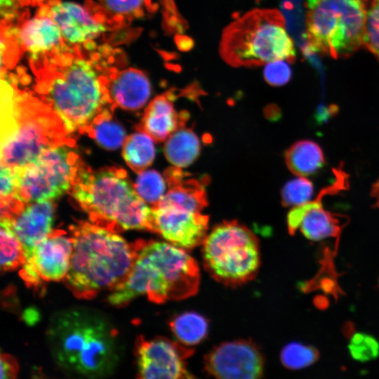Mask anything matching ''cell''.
<instances>
[{
	"label": "cell",
	"mask_w": 379,
	"mask_h": 379,
	"mask_svg": "<svg viewBox=\"0 0 379 379\" xmlns=\"http://www.w3.org/2000/svg\"><path fill=\"white\" fill-rule=\"evenodd\" d=\"M124 55L94 41L64 46L29 57L32 91L62 120L68 133L84 132L94 118L114 107L109 84L124 62Z\"/></svg>",
	"instance_id": "cell-1"
},
{
	"label": "cell",
	"mask_w": 379,
	"mask_h": 379,
	"mask_svg": "<svg viewBox=\"0 0 379 379\" xmlns=\"http://www.w3.org/2000/svg\"><path fill=\"white\" fill-rule=\"evenodd\" d=\"M46 338L55 363L69 375L106 378L121 359L118 331L107 315L95 309L74 307L55 312Z\"/></svg>",
	"instance_id": "cell-2"
},
{
	"label": "cell",
	"mask_w": 379,
	"mask_h": 379,
	"mask_svg": "<svg viewBox=\"0 0 379 379\" xmlns=\"http://www.w3.org/2000/svg\"><path fill=\"white\" fill-rule=\"evenodd\" d=\"M68 134L49 105L13 80H2L1 166L22 167L44 150L73 141Z\"/></svg>",
	"instance_id": "cell-3"
},
{
	"label": "cell",
	"mask_w": 379,
	"mask_h": 379,
	"mask_svg": "<svg viewBox=\"0 0 379 379\" xmlns=\"http://www.w3.org/2000/svg\"><path fill=\"white\" fill-rule=\"evenodd\" d=\"M200 282L196 260L181 247L169 242L141 241L126 278L107 297L113 306H124L140 295L163 303L197 293Z\"/></svg>",
	"instance_id": "cell-4"
},
{
	"label": "cell",
	"mask_w": 379,
	"mask_h": 379,
	"mask_svg": "<svg viewBox=\"0 0 379 379\" xmlns=\"http://www.w3.org/2000/svg\"><path fill=\"white\" fill-rule=\"evenodd\" d=\"M74 248L64 279L79 298L89 299L119 285L130 272L142 240L129 244L117 232L93 222L71 227Z\"/></svg>",
	"instance_id": "cell-5"
},
{
	"label": "cell",
	"mask_w": 379,
	"mask_h": 379,
	"mask_svg": "<svg viewBox=\"0 0 379 379\" xmlns=\"http://www.w3.org/2000/svg\"><path fill=\"white\" fill-rule=\"evenodd\" d=\"M72 195L95 225L114 232H152V207L136 193L123 169L93 171L82 166Z\"/></svg>",
	"instance_id": "cell-6"
},
{
	"label": "cell",
	"mask_w": 379,
	"mask_h": 379,
	"mask_svg": "<svg viewBox=\"0 0 379 379\" xmlns=\"http://www.w3.org/2000/svg\"><path fill=\"white\" fill-rule=\"evenodd\" d=\"M219 52L234 67H255L278 60L291 62L295 57L282 14L271 8L251 10L227 25Z\"/></svg>",
	"instance_id": "cell-7"
},
{
	"label": "cell",
	"mask_w": 379,
	"mask_h": 379,
	"mask_svg": "<svg viewBox=\"0 0 379 379\" xmlns=\"http://www.w3.org/2000/svg\"><path fill=\"white\" fill-rule=\"evenodd\" d=\"M368 0H306L308 48L346 58L363 45Z\"/></svg>",
	"instance_id": "cell-8"
},
{
	"label": "cell",
	"mask_w": 379,
	"mask_h": 379,
	"mask_svg": "<svg viewBox=\"0 0 379 379\" xmlns=\"http://www.w3.org/2000/svg\"><path fill=\"white\" fill-rule=\"evenodd\" d=\"M205 269L218 282L237 286L252 280L260 264L255 235L237 221L215 226L202 243Z\"/></svg>",
	"instance_id": "cell-9"
},
{
	"label": "cell",
	"mask_w": 379,
	"mask_h": 379,
	"mask_svg": "<svg viewBox=\"0 0 379 379\" xmlns=\"http://www.w3.org/2000/svg\"><path fill=\"white\" fill-rule=\"evenodd\" d=\"M74 140L44 150L34 161L13 169L17 181L13 196L24 204L52 200L72 189L82 167Z\"/></svg>",
	"instance_id": "cell-10"
},
{
	"label": "cell",
	"mask_w": 379,
	"mask_h": 379,
	"mask_svg": "<svg viewBox=\"0 0 379 379\" xmlns=\"http://www.w3.org/2000/svg\"><path fill=\"white\" fill-rule=\"evenodd\" d=\"M335 178L331 184L321 190L315 199L295 206L287 215L288 232L294 234L300 228L309 240L321 241L337 237L347 224L346 217L323 208L322 200L328 194H336L348 187V175L338 167L333 170Z\"/></svg>",
	"instance_id": "cell-11"
},
{
	"label": "cell",
	"mask_w": 379,
	"mask_h": 379,
	"mask_svg": "<svg viewBox=\"0 0 379 379\" xmlns=\"http://www.w3.org/2000/svg\"><path fill=\"white\" fill-rule=\"evenodd\" d=\"M194 350L163 337L137 340L135 356L138 376L144 379L192 378L186 360Z\"/></svg>",
	"instance_id": "cell-12"
},
{
	"label": "cell",
	"mask_w": 379,
	"mask_h": 379,
	"mask_svg": "<svg viewBox=\"0 0 379 379\" xmlns=\"http://www.w3.org/2000/svg\"><path fill=\"white\" fill-rule=\"evenodd\" d=\"M204 368L211 375L225 379H255L263 375L264 359L251 341L223 343L204 358Z\"/></svg>",
	"instance_id": "cell-13"
},
{
	"label": "cell",
	"mask_w": 379,
	"mask_h": 379,
	"mask_svg": "<svg viewBox=\"0 0 379 379\" xmlns=\"http://www.w3.org/2000/svg\"><path fill=\"white\" fill-rule=\"evenodd\" d=\"M74 248L72 237L61 230L53 232L34 249L31 257L22 265L20 275L29 285L41 280L58 281L65 279Z\"/></svg>",
	"instance_id": "cell-14"
},
{
	"label": "cell",
	"mask_w": 379,
	"mask_h": 379,
	"mask_svg": "<svg viewBox=\"0 0 379 379\" xmlns=\"http://www.w3.org/2000/svg\"><path fill=\"white\" fill-rule=\"evenodd\" d=\"M39 11L51 17L59 26L65 41L72 45L94 41L109 29L89 8L61 0H36Z\"/></svg>",
	"instance_id": "cell-15"
},
{
	"label": "cell",
	"mask_w": 379,
	"mask_h": 379,
	"mask_svg": "<svg viewBox=\"0 0 379 379\" xmlns=\"http://www.w3.org/2000/svg\"><path fill=\"white\" fill-rule=\"evenodd\" d=\"M152 232L185 249L202 244L208 227V216L173 206L152 207Z\"/></svg>",
	"instance_id": "cell-16"
},
{
	"label": "cell",
	"mask_w": 379,
	"mask_h": 379,
	"mask_svg": "<svg viewBox=\"0 0 379 379\" xmlns=\"http://www.w3.org/2000/svg\"><path fill=\"white\" fill-rule=\"evenodd\" d=\"M1 27L12 35L21 52H27L30 57L51 53L67 44L57 23L39 11L34 17L18 22L17 27L6 24Z\"/></svg>",
	"instance_id": "cell-17"
},
{
	"label": "cell",
	"mask_w": 379,
	"mask_h": 379,
	"mask_svg": "<svg viewBox=\"0 0 379 379\" xmlns=\"http://www.w3.org/2000/svg\"><path fill=\"white\" fill-rule=\"evenodd\" d=\"M54 215V206L46 200L25 206L12 220L13 229L23 247L25 261L31 257L35 247L53 232Z\"/></svg>",
	"instance_id": "cell-18"
},
{
	"label": "cell",
	"mask_w": 379,
	"mask_h": 379,
	"mask_svg": "<svg viewBox=\"0 0 379 379\" xmlns=\"http://www.w3.org/2000/svg\"><path fill=\"white\" fill-rule=\"evenodd\" d=\"M164 175L168 190L157 206H173L197 213L207 206L206 181L204 179L189 178L175 166L167 168Z\"/></svg>",
	"instance_id": "cell-19"
},
{
	"label": "cell",
	"mask_w": 379,
	"mask_h": 379,
	"mask_svg": "<svg viewBox=\"0 0 379 379\" xmlns=\"http://www.w3.org/2000/svg\"><path fill=\"white\" fill-rule=\"evenodd\" d=\"M175 97L173 92L155 97L145 110L138 130L145 132L154 141L161 142L183 128L189 114L186 111L177 112L173 102Z\"/></svg>",
	"instance_id": "cell-20"
},
{
	"label": "cell",
	"mask_w": 379,
	"mask_h": 379,
	"mask_svg": "<svg viewBox=\"0 0 379 379\" xmlns=\"http://www.w3.org/2000/svg\"><path fill=\"white\" fill-rule=\"evenodd\" d=\"M109 91L114 106L137 110L142 107L151 94L147 77L135 68L119 70L112 78Z\"/></svg>",
	"instance_id": "cell-21"
},
{
	"label": "cell",
	"mask_w": 379,
	"mask_h": 379,
	"mask_svg": "<svg viewBox=\"0 0 379 379\" xmlns=\"http://www.w3.org/2000/svg\"><path fill=\"white\" fill-rule=\"evenodd\" d=\"M88 8L109 29L124 27L132 20L152 13V0H97Z\"/></svg>",
	"instance_id": "cell-22"
},
{
	"label": "cell",
	"mask_w": 379,
	"mask_h": 379,
	"mask_svg": "<svg viewBox=\"0 0 379 379\" xmlns=\"http://www.w3.org/2000/svg\"><path fill=\"white\" fill-rule=\"evenodd\" d=\"M285 161L290 171L298 176L310 175L325 164L321 147L311 140L295 142L285 152Z\"/></svg>",
	"instance_id": "cell-23"
},
{
	"label": "cell",
	"mask_w": 379,
	"mask_h": 379,
	"mask_svg": "<svg viewBox=\"0 0 379 379\" xmlns=\"http://www.w3.org/2000/svg\"><path fill=\"white\" fill-rule=\"evenodd\" d=\"M200 151L199 140L190 129L180 128L171 134L165 145L164 154L168 161L178 167L191 164Z\"/></svg>",
	"instance_id": "cell-24"
},
{
	"label": "cell",
	"mask_w": 379,
	"mask_h": 379,
	"mask_svg": "<svg viewBox=\"0 0 379 379\" xmlns=\"http://www.w3.org/2000/svg\"><path fill=\"white\" fill-rule=\"evenodd\" d=\"M112 109H106L97 115L84 131L100 147L109 150L120 148L126 139L124 128L112 119Z\"/></svg>",
	"instance_id": "cell-25"
},
{
	"label": "cell",
	"mask_w": 379,
	"mask_h": 379,
	"mask_svg": "<svg viewBox=\"0 0 379 379\" xmlns=\"http://www.w3.org/2000/svg\"><path fill=\"white\" fill-rule=\"evenodd\" d=\"M154 141L150 135L140 130L126 138L122 154L133 171L139 173L152 164L155 157Z\"/></svg>",
	"instance_id": "cell-26"
},
{
	"label": "cell",
	"mask_w": 379,
	"mask_h": 379,
	"mask_svg": "<svg viewBox=\"0 0 379 379\" xmlns=\"http://www.w3.org/2000/svg\"><path fill=\"white\" fill-rule=\"evenodd\" d=\"M169 326L178 341L187 346L198 344L208 332V321L193 312L177 315L170 321Z\"/></svg>",
	"instance_id": "cell-27"
},
{
	"label": "cell",
	"mask_w": 379,
	"mask_h": 379,
	"mask_svg": "<svg viewBox=\"0 0 379 379\" xmlns=\"http://www.w3.org/2000/svg\"><path fill=\"white\" fill-rule=\"evenodd\" d=\"M1 269L12 271L22 266L25 261L23 247L13 227L12 220L1 218Z\"/></svg>",
	"instance_id": "cell-28"
},
{
	"label": "cell",
	"mask_w": 379,
	"mask_h": 379,
	"mask_svg": "<svg viewBox=\"0 0 379 379\" xmlns=\"http://www.w3.org/2000/svg\"><path fill=\"white\" fill-rule=\"evenodd\" d=\"M164 177L154 170H144L138 173L134 189L139 197L152 207L156 206L165 192Z\"/></svg>",
	"instance_id": "cell-29"
},
{
	"label": "cell",
	"mask_w": 379,
	"mask_h": 379,
	"mask_svg": "<svg viewBox=\"0 0 379 379\" xmlns=\"http://www.w3.org/2000/svg\"><path fill=\"white\" fill-rule=\"evenodd\" d=\"M319 358V351L313 346L300 343H291L281 352L282 364L287 368L298 370L308 367Z\"/></svg>",
	"instance_id": "cell-30"
},
{
	"label": "cell",
	"mask_w": 379,
	"mask_h": 379,
	"mask_svg": "<svg viewBox=\"0 0 379 379\" xmlns=\"http://www.w3.org/2000/svg\"><path fill=\"white\" fill-rule=\"evenodd\" d=\"M314 194L312 182L303 176L288 181L281 190V204L284 206H298L312 199Z\"/></svg>",
	"instance_id": "cell-31"
},
{
	"label": "cell",
	"mask_w": 379,
	"mask_h": 379,
	"mask_svg": "<svg viewBox=\"0 0 379 379\" xmlns=\"http://www.w3.org/2000/svg\"><path fill=\"white\" fill-rule=\"evenodd\" d=\"M349 338L348 350L354 360L366 362L378 357L379 343L373 336L353 331Z\"/></svg>",
	"instance_id": "cell-32"
},
{
	"label": "cell",
	"mask_w": 379,
	"mask_h": 379,
	"mask_svg": "<svg viewBox=\"0 0 379 379\" xmlns=\"http://www.w3.org/2000/svg\"><path fill=\"white\" fill-rule=\"evenodd\" d=\"M363 46L379 61V0L369 3Z\"/></svg>",
	"instance_id": "cell-33"
},
{
	"label": "cell",
	"mask_w": 379,
	"mask_h": 379,
	"mask_svg": "<svg viewBox=\"0 0 379 379\" xmlns=\"http://www.w3.org/2000/svg\"><path fill=\"white\" fill-rule=\"evenodd\" d=\"M287 60H278L265 64L264 79L272 86L286 84L291 78L292 70Z\"/></svg>",
	"instance_id": "cell-34"
},
{
	"label": "cell",
	"mask_w": 379,
	"mask_h": 379,
	"mask_svg": "<svg viewBox=\"0 0 379 379\" xmlns=\"http://www.w3.org/2000/svg\"><path fill=\"white\" fill-rule=\"evenodd\" d=\"M34 4H36V0H0L1 23L11 24L16 20H23L27 15L23 9Z\"/></svg>",
	"instance_id": "cell-35"
},
{
	"label": "cell",
	"mask_w": 379,
	"mask_h": 379,
	"mask_svg": "<svg viewBox=\"0 0 379 379\" xmlns=\"http://www.w3.org/2000/svg\"><path fill=\"white\" fill-rule=\"evenodd\" d=\"M1 198H7L14 195L17 188L15 174L12 168L1 166Z\"/></svg>",
	"instance_id": "cell-36"
},
{
	"label": "cell",
	"mask_w": 379,
	"mask_h": 379,
	"mask_svg": "<svg viewBox=\"0 0 379 379\" xmlns=\"http://www.w3.org/2000/svg\"><path fill=\"white\" fill-rule=\"evenodd\" d=\"M18 373L15 359L8 354L1 355V379L14 378Z\"/></svg>",
	"instance_id": "cell-37"
},
{
	"label": "cell",
	"mask_w": 379,
	"mask_h": 379,
	"mask_svg": "<svg viewBox=\"0 0 379 379\" xmlns=\"http://www.w3.org/2000/svg\"><path fill=\"white\" fill-rule=\"evenodd\" d=\"M22 319L29 325H33L39 320V312L34 307H29L25 310Z\"/></svg>",
	"instance_id": "cell-38"
},
{
	"label": "cell",
	"mask_w": 379,
	"mask_h": 379,
	"mask_svg": "<svg viewBox=\"0 0 379 379\" xmlns=\"http://www.w3.org/2000/svg\"><path fill=\"white\" fill-rule=\"evenodd\" d=\"M371 196L375 200V207L379 208V178L372 185L371 190Z\"/></svg>",
	"instance_id": "cell-39"
},
{
	"label": "cell",
	"mask_w": 379,
	"mask_h": 379,
	"mask_svg": "<svg viewBox=\"0 0 379 379\" xmlns=\"http://www.w3.org/2000/svg\"><path fill=\"white\" fill-rule=\"evenodd\" d=\"M378 283H379V281H378Z\"/></svg>",
	"instance_id": "cell-40"
}]
</instances>
